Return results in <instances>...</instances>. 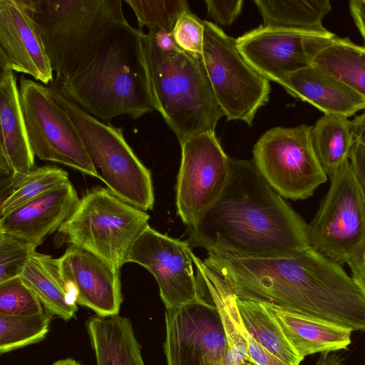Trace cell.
<instances>
[{"label":"cell","instance_id":"1","mask_svg":"<svg viewBox=\"0 0 365 365\" xmlns=\"http://www.w3.org/2000/svg\"><path fill=\"white\" fill-rule=\"evenodd\" d=\"M187 230L190 245L242 257H288L311 247L308 224L253 160L234 158L222 193Z\"/></svg>","mask_w":365,"mask_h":365},{"label":"cell","instance_id":"2","mask_svg":"<svg viewBox=\"0 0 365 365\" xmlns=\"http://www.w3.org/2000/svg\"><path fill=\"white\" fill-rule=\"evenodd\" d=\"M142 32L128 22L108 26L76 70L53 83L102 121L123 115L137 119L156 110Z\"/></svg>","mask_w":365,"mask_h":365},{"label":"cell","instance_id":"3","mask_svg":"<svg viewBox=\"0 0 365 365\" xmlns=\"http://www.w3.org/2000/svg\"><path fill=\"white\" fill-rule=\"evenodd\" d=\"M142 39L156 110L179 142L195 134L215 132L224 113L201 58L178 46L161 49L150 31H143Z\"/></svg>","mask_w":365,"mask_h":365},{"label":"cell","instance_id":"4","mask_svg":"<svg viewBox=\"0 0 365 365\" xmlns=\"http://www.w3.org/2000/svg\"><path fill=\"white\" fill-rule=\"evenodd\" d=\"M48 91L80 135L101 180L118 197L143 211L152 210L154 191L150 171L126 142L123 128L91 115L52 82Z\"/></svg>","mask_w":365,"mask_h":365},{"label":"cell","instance_id":"5","mask_svg":"<svg viewBox=\"0 0 365 365\" xmlns=\"http://www.w3.org/2000/svg\"><path fill=\"white\" fill-rule=\"evenodd\" d=\"M150 215L108 187L96 186L80 198L58 230L70 245L85 250L120 272Z\"/></svg>","mask_w":365,"mask_h":365},{"label":"cell","instance_id":"6","mask_svg":"<svg viewBox=\"0 0 365 365\" xmlns=\"http://www.w3.org/2000/svg\"><path fill=\"white\" fill-rule=\"evenodd\" d=\"M34 18L56 77L71 74L105 29L128 22L121 0L32 1Z\"/></svg>","mask_w":365,"mask_h":365},{"label":"cell","instance_id":"7","mask_svg":"<svg viewBox=\"0 0 365 365\" xmlns=\"http://www.w3.org/2000/svg\"><path fill=\"white\" fill-rule=\"evenodd\" d=\"M204 27L200 58L224 116L251 125L269 101V81L247 62L235 38L211 21L204 20Z\"/></svg>","mask_w":365,"mask_h":365},{"label":"cell","instance_id":"8","mask_svg":"<svg viewBox=\"0 0 365 365\" xmlns=\"http://www.w3.org/2000/svg\"><path fill=\"white\" fill-rule=\"evenodd\" d=\"M312 126L274 127L253 148V162L267 183L282 197L292 200L311 197L327 181L311 142Z\"/></svg>","mask_w":365,"mask_h":365},{"label":"cell","instance_id":"9","mask_svg":"<svg viewBox=\"0 0 365 365\" xmlns=\"http://www.w3.org/2000/svg\"><path fill=\"white\" fill-rule=\"evenodd\" d=\"M330 185L309 224L310 246L342 265L365 238V198L350 160L331 174Z\"/></svg>","mask_w":365,"mask_h":365},{"label":"cell","instance_id":"10","mask_svg":"<svg viewBox=\"0 0 365 365\" xmlns=\"http://www.w3.org/2000/svg\"><path fill=\"white\" fill-rule=\"evenodd\" d=\"M19 88L28 137L35 156L101 180L76 129L51 97L48 86L21 76Z\"/></svg>","mask_w":365,"mask_h":365},{"label":"cell","instance_id":"11","mask_svg":"<svg viewBox=\"0 0 365 365\" xmlns=\"http://www.w3.org/2000/svg\"><path fill=\"white\" fill-rule=\"evenodd\" d=\"M180 144L176 207L181 220L190 229L225 188L230 173V157L215 132L195 134Z\"/></svg>","mask_w":365,"mask_h":365},{"label":"cell","instance_id":"12","mask_svg":"<svg viewBox=\"0 0 365 365\" xmlns=\"http://www.w3.org/2000/svg\"><path fill=\"white\" fill-rule=\"evenodd\" d=\"M167 365H230L229 347L215 306L203 297L165 312Z\"/></svg>","mask_w":365,"mask_h":365},{"label":"cell","instance_id":"13","mask_svg":"<svg viewBox=\"0 0 365 365\" xmlns=\"http://www.w3.org/2000/svg\"><path fill=\"white\" fill-rule=\"evenodd\" d=\"M192 254L187 242L162 234L148 225L130 247L126 262L136 263L153 274L166 309H173L202 297L194 274Z\"/></svg>","mask_w":365,"mask_h":365},{"label":"cell","instance_id":"14","mask_svg":"<svg viewBox=\"0 0 365 365\" xmlns=\"http://www.w3.org/2000/svg\"><path fill=\"white\" fill-rule=\"evenodd\" d=\"M261 25L236 38L247 62L269 81L280 84L290 74L314 63L335 37Z\"/></svg>","mask_w":365,"mask_h":365},{"label":"cell","instance_id":"15","mask_svg":"<svg viewBox=\"0 0 365 365\" xmlns=\"http://www.w3.org/2000/svg\"><path fill=\"white\" fill-rule=\"evenodd\" d=\"M0 51L12 70L44 85L53 70L34 18L31 0H0Z\"/></svg>","mask_w":365,"mask_h":365},{"label":"cell","instance_id":"16","mask_svg":"<svg viewBox=\"0 0 365 365\" xmlns=\"http://www.w3.org/2000/svg\"><path fill=\"white\" fill-rule=\"evenodd\" d=\"M58 259L77 304L101 317L119 314L123 301L120 272L93 254L72 245Z\"/></svg>","mask_w":365,"mask_h":365},{"label":"cell","instance_id":"17","mask_svg":"<svg viewBox=\"0 0 365 365\" xmlns=\"http://www.w3.org/2000/svg\"><path fill=\"white\" fill-rule=\"evenodd\" d=\"M0 170L15 178L35 168L20 101L17 80L6 56L0 51Z\"/></svg>","mask_w":365,"mask_h":365},{"label":"cell","instance_id":"18","mask_svg":"<svg viewBox=\"0 0 365 365\" xmlns=\"http://www.w3.org/2000/svg\"><path fill=\"white\" fill-rule=\"evenodd\" d=\"M78 200L69 182L1 216L0 232L39 245L60 228Z\"/></svg>","mask_w":365,"mask_h":365},{"label":"cell","instance_id":"19","mask_svg":"<svg viewBox=\"0 0 365 365\" xmlns=\"http://www.w3.org/2000/svg\"><path fill=\"white\" fill-rule=\"evenodd\" d=\"M279 85L292 96L324 114L349 118L365 109L364 98L314 63L290 74Z\"/></svg>","mask_w":365,"mask_h":365},{"label":"cell","instance_id":"20","mask_svg":"<svg viewBox=\"0 0 365 365\" xmlns=\"http://www.w3.org/2000/svg\"><path fill=\"white\" fill-rule=\"evenodd\" d=\"M260 302L303 359L317 353L347 349L351 344V329L269 302Z\"/></svg>","mask_w":365,"mask_h":365},{"label":"cell","instance_id":"21","mask_svg":"<svg viewBox=\"0 0 365 365\" xmlns=\"http://www.w3.org/2000/svg\"><path fill=\"white\" fill-rule=\"evenodd\" d=\"M86 328L96 365H145L130 319L95 314Z\"/></svg>","mask_w":365,"mask_h":365},{"label":"cell","instance_id":"22","mask_svg":"<svg viewBox=\"0 0 365 365\" xmlns=\"http://www.w3.org/2000/svg\"><path fill=\"white\" fill-rule=\"evenodd\" d=\"M20 277L46 311L65 321L75 317L76 299L62 275L58 258L35 251Z\"/></svg>","mask_w":365,"mask_h":365},{"label":"cell","instance_id":"23","mask_svg":"<svg viewBox=\"0 0 365 365\" xmlns=\"http://www.w3.org/2000/svg\"><path fill=\"white\" fill-rule=\"evenodd\" d=\"M192 257L199 279L220 315L228 344L230 365H242L250 361L245 337V328L237 305L236 296L193 252Z\"/></svg>","mask_w":365,"mask_h":365},{"label":"cell","instance_id":"24","mask_svg":"<svg viewBox=\"0 0 365 365\" xmlns=\"http://www.w3.org/2000/svg\"><path fill=\"white\" fill-rule=\"evenodd\" d=\"M264 25L289 30L328 34L323 25L331 11L329 0H255Z\"/></svg>","mask_w":365,"mask_h":365},{"label":"cell","instance_id":"25","mask_svg":"<svg viewBox=\"0 0 365 365\" xmlns=\"http://www.w3.org/2000/svg\"><path fill=\"white\" fill-rule=\"evenodd\" d=\"M311 142L328 177L349 160L355 143L351 120L336 114H324L312 126Z\"/></svg>","mask_w":365,"mask_h":365},{"label":"cell","instance_id":"26","mask_svg":"<svg viewBox=\"0 0 365 365\" xmlns=\"http://www.w3.org/2000/svg\"><path fill=\"white\" fill-rule=\"evenodd\" d=\"M237 305L245 328L258 344L288 365L300 364L304 359L295 352L260 302L237 298Z\"/></svg>","mask_w":365,"mask_h":365},{"label":"cell","instance_id":"27","mask_svg":"<svg viewBox=\"0 0 365 365\" xmlns=\"http://www.w3.org/2000/svg\"><path fill=\"white\" fill-rule=\"evenodd\" d=\"M314 64L331 73L365 98V46L335 36Z\"/></svg>","mask_w":365,"mask_h":365},{"label":"cell","instance_id":"28","mask_svg":"<svg viewBox=\"0 0 365 365\" xmlns=\"http://www.w3.org/2000/svg\"><path fill=\"white\" fill-rule=\"evenodd\" d=\"M69 182L66 170L50 165L9 179L1 196L0 216Z\"/></svg>","mask_w":365,"mask_h":365},{"label":"cell","instance_id":"29","mask_svg":"<svg viewBox=\"0 0 365 365\" xmlns=\"http://www.w3.org/2000/svg\"><path fill=\"white\" fill-rule=\"evenodd\" d=\"M53 316L46 309L32 315L0 314L1 354L43 340L49 331Z\"/></svg>","mask_w":365,"mask_h":365},{"label":"cell","instance_id":"30","mask_svg":"<svg viewBox=\"0 0 365 365\" xmlns=\"http://www.w3.org/2000/svg\"><path fill=\"white\" fill-rule=\"evenodd\" d=\"M133 11L138 29L146 26L150 31L171 32L182 13L190 9L187 1L125 0Z\"/></svg>","mask_w":365,"mask_h":365},{"label":"cell","instance_id":"31","mask_svg":"<svg viewBox=\"0 0 365 365\" xmlns=\"http://www.w3.org/2000/svg\"><path fill=\"white\" fill-rule=\"evenodd\" d=\"M44 311L38 297L21 277L0 283V314L24 316Z\"/></svg>","mask_w":365,"mask_h":365},{"label":"cell","instance_id":"32","mask_svg":"<svg viewBox=\"0 0 365 365\" xmlns=\"http://www.w3.org/2000/svg\"><path fill=\"white\" fill-rule=\"evenodd\" d=\"M37 246L0 232V283L20 277Z\"/></svg>","mask_w":365,"mask_h":365},{"label":"cell","instance_id":"33","mask_svg":"<svg viewBox=\"0 0 365 365\" xmlns=\"http://www.w3.org/2000/svg\"><path fill=\"white\" fill-rule=\"evenodd\" d=\"M204 32V21L190 9L180 14L172 31L177 46L197 58H201Z\"/></svg>","mask_w":365,"mask_h":365},{"label":"cell","instance_id":"34","mask_svg":"<svg viewBox=\"0 0 365 365\" xmlns=\"http://www.w3.org/2000/svg\"><path fill=\"white\" fill-rule=\"evenodd\" d=\"M242 0H207L205 1L208 15L222 26L231 25L241 14Z\"/></svg>","mask_w":365,"mask_h":365},{"label":"cell","instance_id":"35","mask_svg":"<svg viewBox=\"0 0 365 365\" xmlns=\"http://www.w3.org/2000/svg\"><path fill=\"white\" fill-rule=\"evenodd\" d=\"M351 278L365 299V238L347 259Z\"/></svg>","mask_w":365,"mask_h":365},{"label":"cell","instance_id":"36","mask_svg":"<svg viewBox=\"0 0 365 365\" xmlns=\"http://www.w3.org/2000/svg\"><path fill=\"white\" fill-rule=\"evenodd\" d=\"M245 337L247 344L250 362L255 365H288L272 355L258 344L245 329Z\"/></svg>","mask_w":365,"mask_h":365},{"label":"cell","instance_id":"37","mask_svg":"<svg viewBox=\"0 0 365 365\" xmlns=\"http://www.w3.org/2000/svg\"><path fill=\"white\" fill-rule=\"evenodd\" d=\"M349 160L365 198V146L355 142L350 153Z\"/></svg>","mask_w":365,"mask_h":365},{"label":"cell","instance_id":"38","mask_svg":"<svg viewBox=\"0 0 365 365\" xmlns=\"http://www.w3.org/2000/svg\"><path fill=\"white\" fill-rule=\"evenodd\" d=\"M349 6L351 17L365 46V0H352Z\"/></svg>","mask_w":365,"mask_h":365},{"label":"cell","instance_id":"39","mask_svg":"<svg viewBox=\"0 0 365 365\" xmlns=\"http://www.w3.org/2000/svg\"><path fill=\"white\" fill-rule=\"evenodd\" d=\"M354 141L365 146V112L351 120Z\"/></svg>","mask_w":365,"mask_h":365},{"label":"cell","instance_id":"40","mask_svg":"<svg viewBox=\"0 0 365 365\" xmlns=\"http://www.w3.org/2000/svg\"><path fill=\"white\" fill-rule=\"evenodd\" d=\"M314 365H344V359L336 351L323 352Z\"/></svg>","mask_w":365,"mask_h":365},{"label":"cell","instance_id":"41","mask_svg":"<svg viewBox=\"0 0 365 365\" xmlns=\"http://www.w3.org/2000/svg\"><path fill=\"white\" fill-rule=\"evenodd\" d=\"M52 365H82L76 360L71 358L60 359L55 361Z\"/></svg>","mask_w":365,"mask_h":365},{"label":"cell","instance_id":"42","mask_svg":"<svg viewBox=\"0 0 365 365\" xmlns=\"http://www.w3.org/2000/svg\"><path fill=\"white\" fill-rule=\"evenodd\" d=\"M242 365H255V364H252V363H251V362H250V361H247V362L245 363V364H242Z\"/></svg>","mask_w":365,"mask_h":365}]
</instances>
